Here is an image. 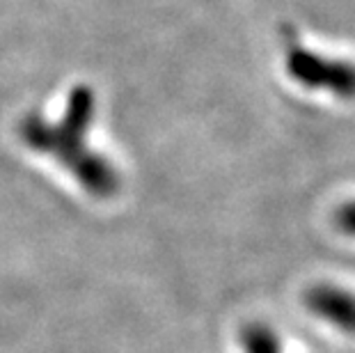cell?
Instances as JSON below:
<instances>
[{"label": "cell", "mask_w": 355, "mask_h": 353, "mask_svg": "<svg viewBox=\"0 0 355 353\" xmlns=\"http://www.w3.org/2000/svg\"><path fill=\"white\" fill-rule=\"evenodd\" d=\"M284 42V67L291 80L314 92H330L337 99H355V64L349 60H337L314 53L300 44L296 30L291 26L282 28Z\"/></svg>", "instance_id": "obj_1"}, {"label": "cell", "mask_w": 355, "mask_h": 353, "mask_svg": "<svg viewBox=\"0 0 355 353\" xmlns=\"http://www.w3.org/2000/svg\"><path fill=\"white\" fill-rule=\"evenodd\" d=\"M305 307L314 317L328 321L346 335L355 337V294L337 284H314L305 291Z\"/></svg>", "instance_id": "obj_2"}, {"label": "cell", "mask_w": 355, "mask_h": 353, "mask_svg": "<svg viewBox=\"0 0 355 353\" xmlns=\"http://www.w3.org/2000/svg\"><path fill=\"white\" fill-rule=\"evenodd\" d=\"M241 344L245 353H282L277 335L263 324H250L241 333Z\"/></svg>", "instance_id": "obj_3"}, {"label": "cell", "mask_w": 355, "mask_h": 353, "mask_svg": "<svg viewBox=\"0 0 355 353\" xmlns=\"http://www.w3.org/2000/svg\"><path fill=\"white\" fill-rule=\"evenodd\" d=\"M332 221H335V227L342 232L344 236L355 239V200L344 202L335 212V216H332Z\"/></svg>", "instance_id": "obj_4"}]
</instances>
